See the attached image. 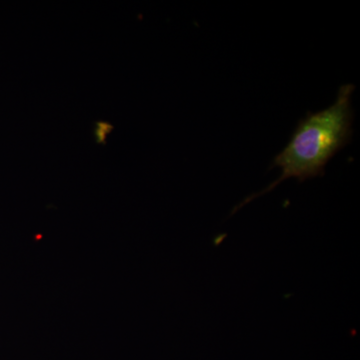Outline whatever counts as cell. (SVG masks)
<instances>
[{
	"label": "cell",
	"instance_id": "1",
	"mask_svg": "<svg viewBox=\"0 0 360 360\" xmlns=\"http://www.w3.org/2000/svg\"><path fill=\"white\" fill-rule=\"evenodd\" d=\"M354 89L352 84L341 85L335 103L317 112H307L297 122L290 141L272 160L270 168L281 169L278 179L259 193L248 196L236 206L232 214L255 198L274 191L285 180L295 179L302 184L326 174L329 161L352 141Z\"/></svg>",
	"mask_w": 360,
	"mask_h": 360
}]
</instances>
